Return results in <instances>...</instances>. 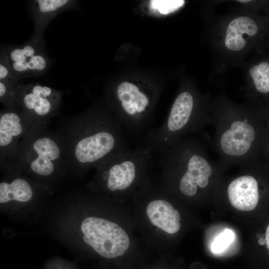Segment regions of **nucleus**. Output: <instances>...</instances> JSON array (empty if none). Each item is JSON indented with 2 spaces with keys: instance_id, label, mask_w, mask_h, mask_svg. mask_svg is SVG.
Instances as JSON below:
<instances>
[{
  "instance_id": "nucleus-1",
  "label": "nucleus",
  "mask_w": 269,
  "mask_h": 269,
  "mask_svg": "<svg viewBox=\"0 0 269 269\" xmlns=\"http://www.w3.org/2000/svg\"><path fill=\"white\" fill-rule=\"evenodd\" d=\"M159 155L165 174L177 177L178 191L187 197L207 188L212 177L223 168L209 158L205 143L198 138L184 136Z\"/></svg>"
},
{
  "instance_id": "nucleus-2",
  "label": "nucleus",
  "mask_w": 269,
  "mask_h": 269,
  "mask_svg": "<svg viewBox=\"0 0 269 269\" xmlns=\"http://www.w3.org/2000/svg\"><path fill=\"white\" fill-rule=\"evenodd\" d=\"M212 119L215 133L211 146L223 168L255 161L260 130L251 114L243 110H226L214 113Z\"/></svg>"
},
{
  "instance_id": "nucleus-3",
  "label": "nucleus",
  "mask_w": 269,
  "mask_h": 269,
  "mask_svg": "<svg viewBox=\"0 0 269 269\" xmlns=\"http://www.w3.org/2000/svg\"><path fill=\"white\" fill-rule=\"evenodd\" d=\"M212 122V117L196 111L192 93L183 91L176 98L164 122L144 134L141 145L152 154H159L186 135L197 133Z\"/></svg>"
},
{
  "instance_id": "nucleus-4",
  "label": "nucleus",
  "mask_w": 269,
  "mask_h": 269,
  "mask_svg": "<svg viewBox=\"0 0 269 269\" xmlns=\"http://www.w3.org/2000/svg\"><path fill=\"white\" fill-rule=\"evenodd\" d=\"M85 122L82 134L74 148V155L79 163L99 165L129 148L124 129L117 119L94 115Z\"/></svg>"
},
{
  "instance_id": "nucleus-5",
  "label": "nucleus",
  "mask_w": 269,
  "mask_h": 269,
  "mask_svg": "<svg viewBox=\"0 0 269 269\" xmlns=\"http://www.w3.org/2000/svg\"><path fill=\"white\" fill-rule=\"evenodd\" d=\"M153 163L152 154L140 145L133 149L129 147L99 166L109 190L123 192L138 183Z\"/></svg>"
},
{
  "instance_id": "nucleus-6",
  "label": "nucleus",
  "mask_w": 269,
  "mask_h": 269,
  "mask_svg": "<svg viewBox=\"0 0 269 269\" xmlns=\"http://www.w3.org/2000/svg\"><path fill=\"white\" fill-rule=\"evenodd\" d=\"M81 230L85 243L103 258L114 259L122 256L129 248L128 235L115 222L89 217L83 221Z\"/></svg>"
},
{
  "instance_id": "nucleus-7",
  "label": "nucleus",
  "mask_w": 269,
  "mask_h": 269,
  "mask_svg": "<svg viewBox=\"0 0 269 269\" xmlns=\"http://www.w3.org/2000/svg\"><path fill=\"white\" fill-rule=\"evenodd\" d=\"M44 39L35 42L29 39L20 45L9 46L3 50L10 63L14 78H23L44 74L51 65L45 48Z\"/></svg>"
},
{
  "instance_id": "nucleus-8",
  "label": "nucleus",
  "mask_w": 269,
  "mask_h": 269,
  "mask_svg": "<svg viewBox=\"0 0 269 269\" xmlns=\"http://www.w3.org/2000/svg\"><path fill=\"white\" fill-rule=\"evenodd\" d=\"M13 93L15 102L25 111L40 117L51 114L60 102L58 92L38 84L23 85L18 82L14 86Z\"/></svg>"
},
{
  "instance_id": "nucleus-9",
  "label": "nucleus",
  "mask_w": 269,
  "mask_h": 269,
  "mask_svg": "<svg viewBox=\"0 0 269 269\" xmlns=\"http://www.w3.org/2000/svg\"><path fill=\"white\" fill-rule=\"evenodd\" d=\"M77 1L73 0H35L31 1L29 11L34 23V32L30 40L44 39V31L49 23L61 13L73 9Z\"/></svg>"
},
{
  "instance_id": "nucleus-10",
  "label": "nucleus",
  "mask_w": 269,
  "mask_h": 269,
  "mask_svg": "<svg viewBox=\"0 0 269 269\" xmlns=\"http://www.w3.org/2000/svg\"><path fill=\"white\" fill-rule=\"evenodd\" d=\"M231 204L240 211H251L257 206L259 200L258 182L250 174H243L233 179L227 188Z\"/></svg>"
},
{
  "instance_id": "nucleus-11",
  "label": "nucleus",
  "mask_w": 269,
  "mask_h": 269,
  "mask_svg": "<svg viewBox=\"0 0 269 269\" xmlns=\"http://www.w3.org/2000/svg\"><path fill=\"white\" fill-rule=\"evenodd\" d=\"M146 213L151 223L169 234L177 233L180 228V216L167 201L159 199L149 202Z\"/></svg>"
},
{
  "instance_id": "nucleus-12",
  "label": "nucleus",
  "mask_w": 269,
  "mask_h": 269,
  "mask_svg": "<svg viewBox=\"0 0 269 269\" xmlns=\"http://www.w3.org/2000/svg\"><path fill=\"white\" fill-rule=\"evenodd\" d=\"M35 156L30 162V168L43 176L50 175L54 170V163L60 157V149L54 140L48 137L36 139L32 144Z\"/></svg>"
},
{
  "instance_id": "nucleus-13",
  "label": "nucleus",
  "mask_w": 269,
  "mask_h": 269,
  "mask_svg": "<svg viewBox=\"0 0 269 269\" xmlns=\"http://www.w3.org/2000/svg\"><path fill=\"white\" fill-rule=\"evenodd\" d=\"M257 31V25L252 19L247 16L237 17L231 21L227 27L225 44L230 50H241L246 45L243 34L254 36Z\"/></svg>"
},
{
  "instance_id": "nucleus-14",
  "label": "nucleus",
  "mask_w": 269,
  "mask_h": 269,
  "mask_svg": "<svg viewBox=\"0 0 269 269\" xmlns=\"http://www.w3.org/2000/svg\"><path fill=\"white\" fill-rule=\"evenodd\" d=\"M32 196V189L29 183L23 179H15L10 183L5 182L0 183V203L11 200L27 202L31 199Z\"/></svg>"
},
{
  "instance_id": "nucleus-15",
  "label": "nucleus",
  "mask_w": 269,
  "mask_h": 269,
  "mask_svg": "<svg viewBox=\"0 0 269 269\" xmlns=\"http://www.w3.org/2000/svg\"><path fill=\"white\" fill-rule=\"evenodd\" d=\"M23 131L21 118L15 112L8 111L2 113L0 117V146L10 144L14 138Z\"/></svg>"
},
{
  "instance_id": "nucleus-16",
  "label": "nucleus",
  "mask_w": 269,
  "mask_h": 269,
  "mask_svg": "<svg viewBox=\"0 0 269 269\" xmlns=\"http://www.w3.org/2000/svg\"><path fill=\"white\" fill-rule=\"evenodd\" d=\"M256 89L260 92H269V63L263 62L250 70Z\"/></svg>"
},
{
  "instance_id": "nucleus-17",
  "label": "nucleus",
  "mask_w": 269,
  "mask_h": 269,
  "mask_svg": "<svg viewBox=\"0 0 269 269\" xmlns=\"http://www.w3.org/2000/svg\"><path fill=\"white\" fill-rule=\"evenodd\" d=\"M185 1L183 0H150L151 7L157 9L160 13L167 14L181 7Z\"/></svg>"
},
{
  "instance_id": "nucleus-18",
  "label": "nucleus",
  "mask_w": 269,
  "mask_h": 269,
  "mask_svg": "<svg viewBox=\"0 0 269 269\" xmlns=\"http://www.w3.org/2000/svg\"><path fill=\"white\" fill-rule=\"evenodd\" d=\"M234 239V233L229 229L225 230L215 238L211 246L213 252H222L232 242Z\"/></svg>"
},
{
  "instance_id": "nucleus-19",
  "label": "nucleus",
  "mask_w": 269,
  "mask_h": 269,
  "mask_svg": "<svg viewBox=\"0 0 269 269\" xmlns=\"http://www.w3.org/2000/svg\"><path fill=\"white\" fill-rule=\"evenodd\" d=\"M0 81L13 84L18 83L14 78L10 63L3 49L1 50L0 55Z\"/></svg>"
},
{
  "instance_id": "nucleus-20",
  "label": "nucleus",
  "mask_w": 269,
  "mask_h": 269,
  "mask_svg": "<svg viewBox=\"0 0 269 269\" xmlns=\"http://www.w3.org/2000/svg\"><path fill=\"white\" fill-rule=\"evenodd\" d=\"M266 240L267 248L269 250V224L268 226L266 232Z\"/></svg>"
},
{
  "instance_id": "nucleus-21",
  "label": "nucleus",
  "mask_w": 269,
  "mask_h": 269,
  "mask_svg": "<svg viewBox=\"0 0 269 269\" xmlns=\"http://www.w3.org/2000/svg\"><path fill=\"white\" fill-rule=\"evenodd\" d=\"M258 243L260 245H264L266 243V238H261L258 240Z\"/></svg>"
},
{
  "instance_id": "nucleus-22",
  "label": "nucleus",
  "mask_w": 269,
  "mask_h": 269,
  "mask_svg": "<svg viewBox=\"0 0 269 269\" xmlns=\"http://www.w3.org/2000/svg\"><path fill=\"white\" fill-rule=\"evenodd\" d=\"M238 1L241 2H247L250 1L251 0H239Z\"/></svg>"
}]
</instances>
